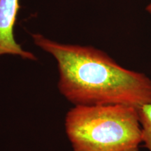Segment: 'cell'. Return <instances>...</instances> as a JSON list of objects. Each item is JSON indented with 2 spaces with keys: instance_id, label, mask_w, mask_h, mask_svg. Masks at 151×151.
<instances>
[{
  "instance_id": "5",
  "label": "cell",
  "mask_w": 151,
  "mask_h": 151,
  "mask_svg": "<svg viewBox=\"0 0 151 151\" xmlns=\"http://www.w3.org/2000/svg\"><path fill=\"white\" fill-rule=\"evenodd\" d=\"M146 11H148V12L150 13V14H151V4H149L148 6H147Z\"/></svg>"
},
{
  "instance_id": "2",
  "label": "cell",
  "mask_w": 151,
  "mask_h": 151,
  "mask_svg": "<svg viewBox=\"0 0 151 151\" xmlns=\"http://www.w3.org/2000/svg\"><path fill=\"white\" fill-rule=\"evenodd\" d=\"M72 151H139L138 108L126 105L74 106L65 117Z\"/></svg>"
},
{
  "instance_id": "1",
  "label": "cell",
  "mask_w": 151,
  "mask_h": 151,
  "mask_svg": "<svg viewBox=\"0 0 151 151\" xmlns=\"http://www.w3.org/2000/svg\"><path fill=\"white\" fill-rule=\"evenodd\" d=\"M35 44L53 57L58 90L73 106L126 105L140 108L151 103V79L118 65L92 46L62 43L32 34Z\"/></svg>"
},
{
  "instance_id": "4",
  "label": "cell",
  "mask_w": 151,
  "mask_h": 151,
  "mask_svg": "<svg viewBox=\"0 0 151 151\" xmlns=\"http://www.w3.org/2000/svg\"><path fill=\"white\" fill-rule=\"evenodd\" d=\"M138 113L141 127L142 143L151 151V103L138 108Z\"/></svg>"
},
{
  "instance_id": "3",
  "label": "cell",
  "mask_w": 151,
  "mask_h": 151,
  "mask_svg": "<svg viewBox=\"0 0 151 151\" xmlns=\"http://www.w3.org/2000/svg\"><path fill=\"white\" fill-rule=\"evenodd\" d=\"M20 0H0V57L4 55L18 56L36 61L37 57L27 51L16 41L14 27L20 9Z\"/></svg>"
}]
</instances>
